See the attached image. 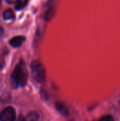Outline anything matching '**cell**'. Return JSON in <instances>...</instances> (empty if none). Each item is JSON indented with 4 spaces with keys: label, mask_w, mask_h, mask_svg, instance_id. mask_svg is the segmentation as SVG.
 <instances>
[{
    "label": "cell",
    "mask_w": 120,
    "mask_h": 121,
    "mask_svg": "<svg viewBox=\"0 0 120 121\" xmlns=\"http://www.w3.org/2000/svg\"><path fill=\"white\" fill-rule=\"evenodd\" d=\"M28 79V72L25 67V65L23 60L15 67L11 78V86L13 89H16L18 86H24L26 84Z\"/></svg>",
    "instance_id": "1"
},
{
    "label": "cell",
    "mask_w": 120,
    "mask_h": 121,
    "mask_svg": "<svg viewBox=\"0 0 120 121\" xmlns=\"http://www.w3.org/2000/svg\"><path fill=\"white\" fill-rule=\"evenodd\" d=\"M31 73L33 79L37 83H42L46 77V70L44 65L37 60L33 61L30 65Z\"/></svg>",
    "instance_id": "2"
},
{
    "label": "cell",
    "mask_w": 120,
    "mask_h": 121,
    "mask_svg": "<svg viewBox=\"0 0 120 121\" xmlns=\"http://www.w3.org/2000/svg\"><path fill=\"white\" fill-rule=\"evenodd\" d=\"M1 121H15L16 111L12 107H7L3 110L0 114Z\"/></svg>",
    "instance_id": "3"
},
{
    "label": "cell",
    "mask_w": 120,
    "mask_h": 121,
    "mask_svg": "<svg viewBox=\"0 0 120 121\" xmlns=\"http://www.w3.org/2000/svg\"><path fill=\"white\" fill-rule=\"evenodd\" d=\"M25 38L24 36L18 35V36H16V37L11 38L9 43L13 48H18L23 44V43L25 41Z\"/></svg>",
    "instance_id": "4"
},
{
    "label": "cell",
    "mask_w": 120,
    "mask_h": 121,
    "mask_svg": "<svg viewBox=\"0 0 120 121\" xmlns=\"http://www.w3.org/2000/svg\"><path fill=\"white\" fill-rule=\"evenodd\" d=\"M54 106H55V108L57 109V111L63 116L66 117L69 116V110H68L67 107L64 104L60 103V102H57V103H55Z\"/></svg>",
    "instance_id": "5"
},
{
    "label": "cell",
    "mask_w": 120,
    "mask_h": 121,
    "mask_svg": "<svg viewBox=\"0 0 120 121\" xmlns=\"http://www.w3.org/2000/svg\"><path fill=\"white\" fill-rule=\"evenodd\" d=\"M3 18L5 20H13L15 18L13 11L11 9H6L3 13Z\"/></svg>",
    "instance_id": "6"
},
{
    "label": "cell",
    "mask_w": 120,
    "mask_h": 121,
    "mask_svg": "<svg viewBox=\"0 0 120 121\" xmlns=\"http://www.w3.org/2000/svg\"><path fill=\"white\" fill-rule=\"evenodd\" d=\"M38 120L39 114L35 111L30 112L25 118V121H38Z\"/></svg>",
    "instance_id": "7"
},
{
    "label": "cell",
    "mask_w": 120,
    "mask_h": 121,
    "mask_svg": "<svg viewBox=\"0 0 120 121\" xmlns=\"http://www.w3.org/2000/svg\"><path fill=\"white\" fill-rule=\"evenodd\" d=\"M28 0H18L16 3L15 8L16 10H21L23 9L28 4Z\"/></svg>",
    "instance_id": "8"
},
{
    "label": "cell",
    "mask_w": 120,
    "mask_h": 121,
    "mask_svg": "<svg viewBox=\"0 0 120 121\" xmlns=\"http://www.w3.org/2000/svg\"><path fill=\"white\" fill-rule=\"evenodd\" d=\"M98 121H114V118L112 116L108 115V116H105L102 117Z\"/></svg>",
    "instance_id": "9"
},
{
    "label": "cell",
    "mask_w": 120,
    "mask_h": 121,
    "mask_svg": "<svg viewBox=\"0 0 120 121\" xmlns=\"http://www.w3.org/2000/svg\"><path fill=\"white\" fill-rule=\"evenodd\" d=\"M18 0H6V1L8 4H15L17 2Z\"/></svg>",
    "instance_id": "10"
},
{
    "label": "cell",
    "mask_w": 120,
    "mask_h": 121,
    "mask_svg": "<svg viewBox=\"0 0 120 121\" xmlns=\"http://www.w3.org/2000/svg\"><path fill=\"white\" fill-rule=\"evenodd\" d=\"M16 121H25V118H24L22 116H19V118L17 119Z\"/></svg>",
    "instance_id": "11"
},
{
    "label": "cell",
    "mask_w": 120,
    "mask_h": 121,
    "mask_svg": "<svg viewBox=\"0 0 120 121\" xmlns=\"http://www.w3.org/2000/svg\"><path fill=\"white\" fill-rule=\"evenodd\" d=\"M4 29L1 26H0V36H1L4 34Z\"/></svg>",
    "instance_id": "12"
},
{
    "label": "cell",
    "mask_w": 120,
    "mask_h": 121,
    "mask_svg": "<svg viewBox=\"0 0 120 121\" xmlns=\"http://www.w3.org/2000/svg\"><path fill=\"white\" fill-rule=\"evenodd\" d=\"M0 4H1V0H0Z\"/></svg>",
    "instance_id": "13"
}]
</instances>
